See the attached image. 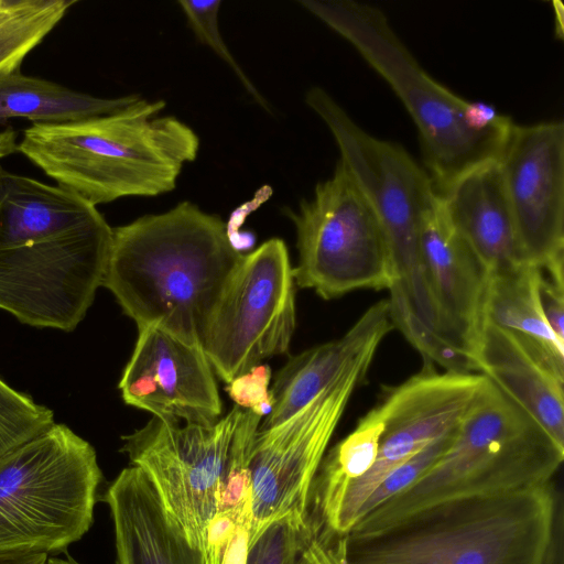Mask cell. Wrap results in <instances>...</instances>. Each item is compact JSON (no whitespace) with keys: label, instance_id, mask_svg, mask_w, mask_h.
<instances>
[{"label":"cell","instance_id":"obj_1","mask_svg":"<svg viewBox=\"0 0 564 564\" xmlns=\"http://www.w3.org/2000/svg\"><path fill=\"white\" fill-rule=\"evenodd\" d=\"M242 257L219 216L183 202L112 228L102 286L138 328L158 327L203 348Z\"/></svg>","mask_w":564,"mask_h":564},{"label":"cell","instance_id":"obj_2","mask_svg":"<svg viewBox=\"0 0 564 564\" xmlns=\"http://www.w3.org/2000/svg\"><path fill=\"white\" fill-rule=\"evenodd\" d=\"M165 102L140 97L109 115L61 124H32L19 152L58 186L93 206L172 191L199 140L184 122L160 116Z\"/></svg>","mask_w":564,"mask_h":564},{"label":"cell","instance_id":"obj_3","mask_svg":"<svg viewBox=\"0 0 564 564\" xmlns=\"http://www.w3.org/2000/svg\"><path fill=\"white\" fill-rule=\"evenodd\" d=\"M563 494L553 480L452 499L344 535L348 564H544Z\"/></svg>","mask_w":564,"mask_h":564},{"label":"cell","instance_id":"obj_4","mask_svg":"<svg viewBox=\"0 0 564 564\" xmlns=\"http://www.w3.org/2000/svg\"><path fill=\"white\" fill-rule=\"evenodd\" d=\"M563 459L564 447L487 378L442 457L411 487L364 516L349 532L377 530L446 500L546 484Z\"/></svg>","mask_w":564,"mask_h":564},{"label":"cell","instance_id":"obj_5","mask_svg":"<svg viewBox=\"0 0 564 564\" xmlns=\"http://www.w3.org/2000/svg\"><path fill=\"white\" fill-rule=\"evenodd\" d=\"M305 101L328 127L339 161L383 229L391 269L387 300L394 327L405 335L434 330L438 316L421 250L423 217L438 193L430 174L401 145L365 131L323 88H311Z\"/></svg>","mask_w":564,"mask_h":564},{"label":"cell","instance_id":"obj_6","mask_svg":"<svg viewBox=\"0 0 564 564\" xmlns=\"http://www.w3.org/2000/svg\"><path fill=\"white\" fill-rule=\"evenodd\" d=\"M299 3L344 37L387 82L411 116L437 192L468 171L496 161L513 122L479 131L467 118L469 102L420 65L379 8L354 0Z\"/></svg>","mask_w":564,"mask_h":564},{"label":"cell","instance_id":"obj_7","mask_svg":"<svg viewBox=\"0 0 564 564\" xmlns=\"http://www.w3.org/2000/svg\"><path fill=\"white\" fill-rule=\"evenodd\" d=\"M111 241L101 214L0 220V308L30 326L74 330L102 286Z\"/></svg>","mask_w":564,"mask_h":564},{"label":"cell","instance_id":"obj_8","mask_svg":"<svg viewBox=\"0 0 564 564\" xmlns=\"http://www.w3.org/2000/svg\"><path fill=\"white\" fill-rule=\"evenodd\" d=\"M102 473L95 448L67 425L0 456V554L59 553L94 521Z\"/></svg>","mask_w":564,"mask_h":564},{"label":"cell","instance_id":"obj_9","mask_svg":"<svg viewBox=\"0 0 564 564\" xmlns=\"http://www.w3.org/2000/svg\"><path fill=\"white\" fill-rule=\"evenodd\" d=\"M299 263L294 282L332 300L356 290H388L391 269L381 224L357 185L338 161L333 175L318 183L297 213Z\"/></svg>","mask_w":564,"mask_h":564},{"label":"cell","instance_id":"obj_10","mask_svg":"<svg viewBox=\"0 0 564 564\" xmlns=\"http://www.w3.org/2000/svg\"><path fill=\"white\" fill-rule=\"evenodd\" d=\"M377 348L362 354L336 381L284 422L254 436L250 456L249 545L284 518L310 521L312 488L348 401Z\"/></svg>","mask_w":564,"mask_h":564},{"label":"cell","instance_id":"obj_11","mask_svg":"<svg viewBox=\"0 0 564 564\" xmlns=\"http://www.w3.org/2000/svg\"><path fill=\"white\" fill-rule=\"evenodd\" d=\"M241 408L234 405L212 424L153 416L122 436L121 452L148 478L166 516L204 553Z\"/></svg>","mask_w":564,"mask_h":564},{"label":"cell","instance_id":"obj_12","mask_svg":"<svg viewBox=\"0 0 564 564\" xmlns=\"http://www.w3.org/2000/svg\"><path fill=\"white\" fill-rule=\"evenodd\" d=\"M295 282L280 238L243 254L210 319L203 350L225 382L288 352L295 329Z\"/></svg>","mask_w":564,"mask_h":564},{"label":"cell","instance_id":"obj_13","mask_svg":"<svg viewBox=\"0 0 564 564\" xmlns=\"http://www.w3.org/2000/svg\"><path fill=\"white\" fill-rule=\"evenodd\" d=\"M486 380L481 373L438 372L424 365L419 373L387 388L372 408L380 423L376 462L347 487L334 518L321 529L347 534L364 502L394 468L458 426Z\"/></svg>","mask_w":564,"mask_h":564},{"label":"cell","instance_id":"obj_14","mask_svg":"<svg viewBox=\"0 0 564 564\" xmlns=\"http://www.w3.org/2000/svg\"><path fill=\"white\" fill-rule=\"evenodd\" d=\"M497 163L525 262L564 278V123H513Z\"/></svg>","mask_w":564,"mask_h":564},{"label":"cell","instance_id":"obj_15","mask_svg":"<svg viewBox=\"0 0 564 564\" xmlns=\"http://www.w3.org/2000/svg\"><path fill=\"white\" fill-rule=\"evenodd\" d=\"M118 388L126 404L156 417L199 424L220 419L215 372L203 348L158 327L138 328Z\"/></svg>","mask_w":564,"mask_h":564},{"label":"cell","instance_id":"obj_16","mask_svg":"<svg viewBox=\"0 0 564 564\" xmlns=\"http://www.w3.org/2000/svg\"><path fill=\"white\" fill-rule=\"evenodd\" d=\"M425 276L448 343L476 368L489 273L449 219L437 193L421 226Z\"/></svg>","mask_w":564,"mask_h":564},{"label":"cell","instance_id":"obj_17","mask_svg":"<svg viewBox=\"0 0 564 564\" xmlns=\"http://www.w3.org/2000/svg\"><path fill=\"white\" fill-rule=\"evenodd\" d=\"M101 500L112 519L116 564H205L138 467L122 469Z\"/></svg>","mask_w":564,"mask_h":564},{"label":"cell","instance_id":"obj_18","mask_svg":"<svg viewBox=\"0 0 564 564\" xmlns=\"http://www.w3.org/2000/svg\"><path fill=\"white\" fill-rule=\"evenodd\" d=\"M388 300L372 304L338 339L291 357L270 389L272 409L259 430L275 426L311 403L362 354L379 347L393 329Z\"/></svg>","mask_w":564,"mask_h":564},{"label":"cell","instance_id":"obj_19","mask_svg":"<svg viewBox=\"0 0 564 564\" xmlns=\"http://www.w3.org/2000/svg\"><path fill=\"white\" fill-rule=\"evenodd\" d=\"M438 194L453 225L489 276L528 263L519 247L497 160L468 171Z\"/></svg>","mask_w":564,"mask_h":564},{"label":"cell","instance_id":"obj_20","mask_svg":"<svg viewBox=\"0 0 564 564\" xmlns=\"http://www.w3.org/2000/svg\"><path fill=\"white\" fill-rule=\"evenodd\" d=\"M487 377L564 447V382L536 361L508 332L485 321L475 351Z\"/></svg>","mask_w":564,"mask_h":564},{"label":"cell","instance_id":"obj_21","mask_svg":"<svg viewBox=\"0 0 564 564\" xmlns=\"http://www.w3.org/2000/svg\"><path fill=\"white\" fill-rule=\"evenodd\" d=\"M541 269L525 263L490 276L485 321L511 334L544 368L564 382V341L551 329L540 295Z\"/></svg>","mask_w":564,"mask_h":564},{"label":"cell","instance_id":"obj_22","mask_svg":"<svg viewBox=\"0 0 564 564\" xmlns=\"http://www.w3.org/2000/svg\"><path fill=\"white\" fill-rule=\"evenodd\" d=\"M139 96L100 98L46 79L23 75L20 68L0 75V121L26 118L33 124H61L109 115Z\"/></svg>","mask_w":564,"mask_h":564},{"label":"cell","instance_id":"obj_23","mask_svg":"<svg viewBox=\"0 0 564 564\" xmlns=\"http://www.w3.org/2000/svg\"><path fill=\"white\" fill-rule=\"evenodd\" d=\"M76 0H32L0 24V75L20 68L24 57L54 29Z\"/></svg>","mask_w":564,"mask_h":564},{"label":"cell","instance_id":"obj_24","mask_svg":"<svg viewBox=\"0 0 564 564\" xmlns=\"http://www.w3.org/2000/svg\"><path fill=\"white\" fill-rule=\"evenodd\" d=\"M54 413L0 378V456L54 424Z\"/></svg>","mask_w":564,"mask_h":564},{"label":"cell","instance_id":"obj_25","mask_svg":"<svg viewBox=\"0 0 564 564\" xmlns=\"http://www.w3.org/2000/svg\"><path fill=\"white\" fill-rule=\"evenodd\" d=\"M312 532L311 521H275L248 546L246 564H307L304 550Z\"/></svg>","mask_w":564,"mask_h":564},{"label":"cell","instance_id":"obj_26","mask_svg":"<svg viewBox=\"0 0 564 564\" xmlns=\"http://www.w3.org/2000/svg\"><path fill=\"white\" fill-rule=\"evenodd\" d=\"M456 430L457 427L434 440L394 468L364 502L357 522L380 503L402 492L419 480L447 451L454 440Z\"/></svg>","mask_w":564,"mask_h":564},{"label":"cell","instance_id":"obj_27","mask_svg":"<svg viewBox=\"0 0 564 564\" xmlns=\"http://www.w3.org/2000/svg\"><path fill=\"white\" fill-rule=\"evenodd\" d=\"M186 15L187 22L197 39L209 46L227 65L235 72L246 89L253 98L267 108V102L256 89L251 80L238 65L237 61L228 50L219 31L218 13L221 1H189L178 2Z\"/></svg>","mask_w":564,"mask_h":564},{"label":"cell","instance_id":"obj_28","mask_svg":"<svg viewBox=\"0 0 564 564\" xmlns=\"http://www.w3.org/2000/svg\"><path fill=\"white\" fill-rule=\"evenodd\" d=\"M271 369L268 365H258L227 384L229 397L235 404L245 410L267 416L272 409V395L269 389Z\"/></svg>","mask_w":564,"mask_h":564},{"label":"cell","instance_id":"obj_29","mask_svg":"<svg viewBox=\"0 0 564 564\" xmlns=\"http://www.w3.org/2000/svg\"><path fill=\"white\" fill-rule=\"evenodd\" d=\"M246 519L251 521V496L237 507L220 510L214 516L203 553L205 564H223L238 524Z\"/></svg>","mask_w":564,"mask_h":564},{"label":"cell","instance_id":"obj_30","mask_svg":"<svg viewBox=\"0 0 564 564\" xmlns=\"http://www.w3.org/2000/svg\"><path fill=\"white\" fill-rule=\"evenodd\" d=\"M539 295L547 324L564 341V280L552 278L541 271Z\"/></svg>","mask_w":564,"mask_h":564},{"label":"cell","instance_id":"obj_31","mask_svg":"<svg viewBox=\"0 0 564 564\" xmlns=\"http://www.w3.org/2000/svg\"><path fill=\"white\" fill-rule=\"evenodd\" d=\"M304 558L307 564H348L345 556L344 535L327 533L313 524L312 535L304 550Z\"/></svg>","mask_w":564,"mask_h":564},{"label":"cell","instance_id":"obj_32","mask_svg":"<svg viewBox=\"0 0 564 564\" xmlns=\"http://www.w3.org/2000/svg\"><path fill=\"white\" fill-rule=\"evenodd\" d=\"M250 520L240 522L230 540L223 564H246L249 546Z\"/></svg>","mask_w":564,"mask_h":564},{"label":"cell","instance_id":"obj_33","mask_svg":"<svg viewBox=\"0 0 564 564\" xmlns=\"http://www.w3.org/2000/svg\"><path fill=\"white\" fill-rule=\"evenodd\" d=\"M544 564H564V500L561 499Z\"/></svg>","mask_w":564,"mask_h":564},{"label":"cell","instance_id":"obj_34","mask_svg":"<svg viewBox=\"0 0 564 564\" xmlns=\"http://www.w3.org/2000/svg\"><path fill=\"white\" fill-rule=\"evenodd\" d=\"M45 553H7L0 554V564H46Z\"/></svg>","mask_w":564,"mask_h":564},{"label":"cell","instance_id":"obj_35","mask_svg":"<svg viewBox=\"0 0 564 564\" xmlns=\"http://www.w3.org/2000/svg\"><path fill=\"white\" fill-rule=\"evenodd\" d=\"M17 138L18 134L11 127L0 132V159L19 152Z\"/></svg>","mask_w":564,"mask_h":564},{"label":"cell","instance_id":"obj_36","mask_svg":"<svg viewBox=\"0 0 564 564\" xmlns=\"http://www.w3.org/2000/svg\"><path fill=\"white\" fill-rule=\"evenodd\" d=\"M32 0H0V24L25 9Z\"/></svg>","mask_w":564,"mask_h":564},{"label":"cell","instance_id":"obj_37","mask_svg":"<svg viewBox=\"0 0 564 564\" xmlns=\"http://www.w3.org/2000/svg\"><path fill=\"white\" fill-rule=\"evenodd\" d=\"M73 564H82V563H79V562H75V563H73Z\"/></svg>","mask_w":564,"mask_h":564}]
</instances>
